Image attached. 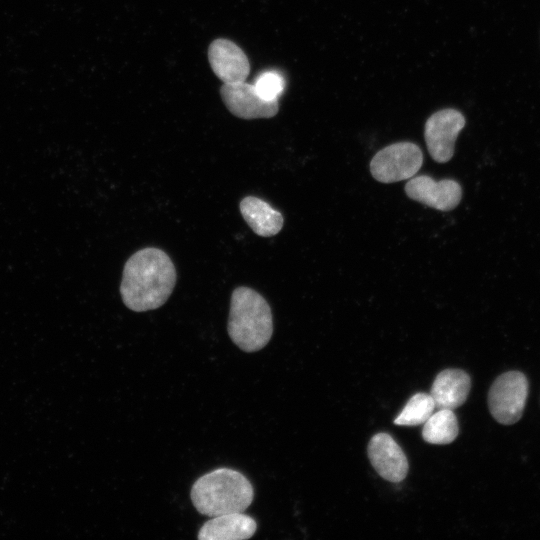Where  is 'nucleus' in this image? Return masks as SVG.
<instances>
[{
    "label": "nucleus",
    "instance_id": "obj_1",
    "mask_svg": "<svg viewBox=\"0 0 540 540\" xmlns=\"http://www.w3.org/2000/svg\"><path fill=\"white\" fill-rule=\"evenodd\" d=\"M176 283V270L161 249L138 250L126 261L120 294L127 308L135 312L154 310L170 297Z\"/></svg>",
    "mask_w": 540,
    "mask_h": 540
},
{
    "label": "nucleus",
    "instance_id": "obj_2",
    "mask_svg": "<svg viewBox=\"0 0 540 540\" xmlns=\"http://www.w3.org/2000/svg\"><path fill=\"white\" fill-rule=\"evenodd\" d=\"M196 510L206 516L244 512L252 503L253 486L239 471L218 468L198 478L191 488Z\"/></svg>",
    "mask_w": 540,
    "mask_h": 540
},
{
    "label": "nucleus",
    "instance_id": "obj_3",
    "mask_svg": "<svg viewBox=\"0 0 540 540\" xmlns=\"http://www.w3.org/2000/svg\"><path fill=\"white\" fill-rule=\"evenodd\" d=\"M228 334L245 352L264 348L273 334L272 312L268 302L257 291L241 286L231 295Z\"/></svg>",
    "mask_w": 540,
    "mask_h": 540
},
{
    "label": "nucleus",
    "instance_id": "obj_4",
    "mask_svg": "<svg viewBox=\"0 0 540 540\" xmlns=\"http://www.w3.org/2000/svg\"><path fill=\"white\" fill-rule=\"evenodd\" d=\"M422 164L423 154L419 146L412 142H397L374 155L370 171L377 181L394 183L414 177Z\"/></svg>",
    "mask_w": 540,
    "mask_h": 540
},
{
    "label": "nucleus",
    "instance_id": "obj_5",
    "mask_svg": "<svg viewBox=\"0 0 540 540\" xmlns=\"http://www.w3.org/2000/svg\"><path fill=\"white\" fill-rule=\"evenodd\" d=\"M528 395L524 374L510 371L500 375L488 393V405L494 419L501 424L516 423L522 416Z\"/></svg>",
    "mask_w": 540,
    "mask_h": 540
},
{
    "label": "nucleus",
    "instance_id": "obj_6",
    "mask_svg": "<svg viewBox=\"0 0 540 540\" xmlns=\"http://www.w3.org/2000/svg\"><path fill=\"white\" fill-rule=\"evenodd\" d=\"M465 123L464 115L452 108L439 110L427 119L424 137L434 161L446 163L453 157L456 139Z\"/></svg>",
    "mask_w": 540,
    "mask_h": 540
},
{
    "label": "nucleus",
    "instance_id": "obj_7",
    "mask_svg": "<svg viewBox=\"0 0 540 540\" xmlns=\"http://www.w3.org/2000/svg\"><path fill=\"white\" fill-rule=\"evenodd\" d=\"M220 94L227 109L241 119L271 118L279 110L278 100L263 99L254 85L245 81L223 84Z\"/></svg>",
    "mask_w": 540,
    "mask_h": 540
},
{
    "label": "nucleus",
    "instance_id": "obj_8",
    "mask_svg": "<svg viewBox=\"0 0 540 540\" xmlns=\"http://www.w3.org/2000/svg\"><path fill=\"white\" fill-rule=\"evenodd\" d=\"M407 196L440 211L456 208L462 198V189L458 182L451 179L435 181L427 175L409 179L405 185Z\"/></svg>",
    "mask_w": 540,
    "mask_h": 540
},
{
    "label": "nucleus",
    "instance_id": "obj_9",
    "mask_svg": "<svg viewBox=\"0 0 540 540\" xmlns=\"http://www.w3.org/2000/svg\"><path fill=\"white\" fill-rule=\"evenodd\" d=\"M368 457L376 472L387 481L401 482L408 473L409 465L405 453L387 433H378L371 438Z\"/></svg>",
    "mask_w": 540,
    "mask_h": 540
},
{
    "label": "nucleus",
    "instance_id": "obj_10",
    "mask_svg": "<svg viewBox=\"0 0 540 540\" xmlns=\"http://www.w3.org/2000/svg\"><path fill=\"white\" fill-rule=\"evenodd\" d=\"M208 60L213 72L224 84L243 82L250 71L246 54L227 39H216L210 44Z\"/></svg>",
    "mask_w": 540,
    "mask_h": 540
},
{
    "label": "nucleus",
    "instance_id": "obj_11",
    "mask_svg": "<svg viewBox=\"0 0 540 540\" xmlns=\"http://www.w3.org/2000/svg\"><path fill=\"white\" fill-rule=\"evenodd\" d=\"M256 521L243 512L223 514L206 521L198 532L199 540H243L251 538Z\"/></svg>",
    "mask_w": 540,
    "mask_h": 540
},
{
    "label": "nucleus",
    "instance_id": "obj_12",
    "mask_svg": "<svg viewBox=\"0 0 540 540\" xmlns=\"http://www.w3.org/2000/svg\"><path fill=\"white\" fill-rule=\"evenodd\" d=\"M470 388V376L465 371L445 369L437 374L430 394L438 409L454 410L466 401Z\"/></svg>",
    "mask_w": 540,
    "mask_h": 540
},
{
    "label": "nucleus",
    "instance_id": "obj_13",
    "mask_svg": "<svg viewBox=\"0 0 540 540\" xmlns=\"http://www.w3.org/2000/svg\"><path fill=\"white\" fill-rule=\"evenodd\" d=\"M239 209L245 222L258 236L276 235L283 227L282 214L260 198L254 196L243 198Z\"/></svg>",
    "mask_w": 540,
    "mask_h": 540
},
{
    "label": "nucleus",
    "instance_id": "obj_14",
    "mask_svg": "<svg viewBox=\"0 0 540 540\" xmlns=\"http://www.w3.org/2000/svg\"><path fill=\"white\" fill-rule=\"evenodd\" d=\"M458 432V421L453 410L439 409L424 423L422 438L430 444L445 445L453 442Z\"/></svg>",
    "mask_w": 540,
    "mask_h": 540
},
{
    "label": "nucleus",
    "instance_id": "obj_15",
    "mask_svg": "<svg viewBox=\"0 0 540 540\" xmlns=\"http://www.w3.org/2000/svg\"><path fill=\"white\" fill-rule=\"evenodd\" d=\"M436 408L431 394L416 393L406 403L394 424L401 426H416L424 424Z\"/></svg>",
    "mask_w": 540,
    "mask_h": 540
},
{
    "label": "nucleus",
    "instance_id": "obj_16",
    "mask_svg": "<svg viewBox=\"0 0 540 540\" xmlns=\"http://www.w3.org/2000/svg\"><path fill=\"white\" fill-rule=\"evenodd\" d=\"M253 85L263 99L275 101L283 92L285 81L279 73L267 71L260 74Z\"/></svg>",
    "mask_w": 540,
    "mask_h": 540
}]
</instances>
